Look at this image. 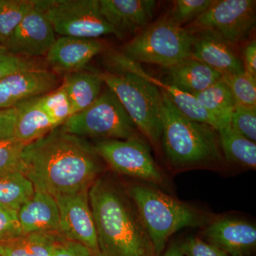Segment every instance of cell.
<instances>
[{"label": "cell", "mask_w": 256, "mask_h": 256, "mask_svg": "<svg viewBox=\"0 0 256 256\" xmlns=\"http://www.w3.org/2000/svg\"><path fill=\"white\" fill-rule=\"evenodd\" d=\"M102 170L95 146L60 127L26 146L20 168L35 191L54 198L89 191Z\"/></svg>", "instance_id": "1"}, {"label": "cell", "mask_w": 256, "mask_h": 256, "mask_svg": "<svg viewBox=\"0 0 256 256\" xmlns=\"http://www.w3.org/2000/svg\"><path fill=\"white\" fill-rule=\"evenodd\" d=\"M88 195L101 256H156L128 192L102 178L92 185Z\"/></svg>", "instance_id": "2"}, {"label": "cell", "mask_w": 256, "mask_h": 256, "mask_svg": "<svg viewBox=\"0 0 256 256\" xmlns=\"http://www.w3.org/2000/svg\"><path fill=\"white\" fill-rule=\"evenodd\" d=\"M161 146L172 166L178 170L210 168L223 162L218 132L184 116L162 92Z\"/></svg>", "instance_id": "3"}, {"label": "cell", "mask_w": 256, "mask_h": 256, "mask_svg": "<svg viewBox=\"0 0 256 256\" xmlns=\"http://www.w3.org/2000/svg\"><path fill=\"white\" fill-rule=\"evenodd\" d=\"M156 256L164 252L168 240L184 228H200L210 223L206 214L160 190L143 184H134L128 191Z\"/></svg>", "instance_id": "4"}, {"label": "cell", "mask_w": 256, "mask_h": 256, "mask_svg": "<svg viewBox=\"0 0 256 256\" xmlns=\"http://www.w3.org/2000/svg\"><path fill=\"white\" fill-rule=\"evenodd\" d=\"M106 86L117 96L138 130L151 146H161L162 97L160 89L130 72L99 73Z\"/></svg>", "instance_id": "5"}, {"label": "cell", "mask_w": 256, "mask_h": 256, "mask_svg": "<svg viewBox=\"0 0 256 256\" xmlns=\"http://www.w3.org/2000/svg\"><path fill=\"white\" fill-rule=\"evenodd\" d=\"M193 41V34L166 15L138 33L124 45L122 54L136 63L168 69L191 56Z\"/></svg>", "instance_id": "6"}, {"label": "cell", "mask_w": 256, "mask_h": 256, "mask_svg": "<svg viewBox=\"0 0 256 256\" xmlns=\"http://www.w3.org/2000/svg\"><path fill=\"white\" fill-rule=\"evenodd\" d=\"M60 127L64 132L85 139H142L118 98L108 88L90 107L74 114Z\"/></svg>", "instance_id": "7"}, {"label": "cell", "mask_w": 256, "mask_h": 256, "mask_svg": "<svg viewBox=\"0 0 256 256\" xmlns=\"http://www.w3.org/2000/svg\"><path fill=\"white\" fill-rule=\"evenodd\" d=\"M45 10L60 36L98 40L119 34L101 14L99 0H44Z\"/></svg>", "instance_id": "8"}, {"label": "cell", "mask_w": 256, "mask_h": 256, "mask_svg": "<svg viewBox=\"0 0 256 256\" xmlns=\"http://www.w3.org/2000/svg\"><path fill=\"white\" fill-rule=\"evenodd\" d=\"M255 0H216L185 28L192 34L208 32L235 46L246 40L256 25Z\"/></svg>", "instance_id": "9"}, {"label": "cell", "mask_w": 256, "mask_h": 256, "mask_svg": "<svg viewBox=\"0 0 256 256\" xmlns=\"http://www.w3.org/2000/svg\"><path fill=\"white\" fill-rule=\"evenodd\" d=\"M95 148L101 159L119 174L162 185L165 176L143 139L100 140Z\"/></svg>", "instance_id": "10"}, {"label": "cell", "mask_w": 256, "mask_h": 256, "mask_svg": "<svg viewBox=\"0 0 256 256\" xmlns=\"http://www.w3.org/2000/svg\"><path fill=\"white\" fill-rule=\"evenodd\" d=\"M56 34L47 16L44 0H36L4 46L13 54L26 58L46 57L56 40Z\"/></svg>", "instance_id": "11"}, {"label": "cell", "mask_w": 256, "mask_h": 256, "mask_svg": "<svg viewBox=\"0 0 256 256\" xmlns=\"http://www.w3.org/2000/svg\"><path fill=\"white\" fill-rule=\"evenodd\" d=\"M88 192L55 198L60 210V235L84 244L96 256H101Z\"/></svg>", "instance_id": "12"}, {"label": "cell", "mask_w": 256, "mask_h": 256, "mask_svg": "<svg viewBox=\"0 0 256 256\" xmlns=\"http://www.w3.org/2000/svg\"><path fill=\"white\" fill-rule=\"evenodd\" d=\"M60 86L57 74L45 68L10 74L0 80V110L14 108L26 101L46 95Z\"/></svg>", "instance_id": "13"}, {"label": "cell", "mask_w": 256, "mask_h": 256, "mask_svg": "<svg viewBox=\"0 0 256 256\" xmlns=\"http://www.w3.org/2000/svg\"><path fill=\"white\" fill-rule=\"evenodd\" d=\"M111 62L116 72H130L146 79L159 88L160 92H164L184 116L192 120L208 124L218 131L220 128L218 120L202 107L194 96L180 90L168 82L154 78L146 73L141 64L128 60L122 53L114 54Z\"/></svg>", "instance_id": "14"}, {"label": "cell", "mask_w": 256, "mask_h": 256, "mask_svg": "<svg viewBox=\"0 0 256 256\" xmlns=\"http://www.w3.org/2000/svg\"><path fill=\"white\" fill-rule=\"evenodd\" d=\"M101 14L119 34H134L150 24L158 2L154 0H99Z\"/></svg>", "instance_id": "15"}, {"label": "cell", "mask_w": 256, "mask_h": 256, "mask_svg": "<svg viewBox=\"0 0 256 256\" xmlns=\"http://www.w3.org/2000/svg\"><path fill=\"white\" fill-rule=\"evenodd\" d=\"M204 235L208 242L230 256H250L256 250V226L246 220H214L206 226Z\"/></svg>", "instance_id": "16"}, {"label": "cell", "mask_w": 256, "mask_h": 256, "mask_svg": "<svg viewBox=\"0 0 256 256\" xmlns=\"http://www.w3.org/2000/svg\"><path fill=\"white\" fill-rule=\"evenodd\" d=\"M104 50V43L98 40L60 36L47 54L46 60L55 73H74L84 70Z\"/></svg>", "instance_id": "17"}, {"label": "cell", "mask_w": 256, "mask_h": 256, "mask_svg": "<svg viewBox=\"0 0 256 256\" xmlns=\"http://www.w3.org/2000/svg\"><path fill=\"white\" fill-rule=\"evenodd\" d=\"M191 57L208 66L222 77L244 73L242 62L233 46L208 32L193 34Z\"/></svg>", "instance_id": "18"}, {"label": "cell", "mask_w": 256, "mask_h": 256, "mask_svg": "<svg viewBox=\"0 0 256 256\" xmlns=\"http://www.w3.org/2000/svg\"><path fill=\"white\" fill-rule=\"evenodd\" d=\"M24 235L34 233L60 234V214L54 197L35 191L33 196L18 210Z\"/></svg>", "instance_id": "19"}, {"label": "cell", "mask_w": 256, "mask_h": 256, "mask_svg": "<svg viewBox=\"0 0 256 256\" xmlns=\"http://www.w3.org/2000/svg\"><path fill=\"white\" fill-rule=\"evenodd\" d=\"M168 84L194 96L222 78L220 73L190 56L168 68Z\"/></svg>", "instance_id": "20"}, {"label": "cell", "mask_w": 256, "mask_h": 256, "mask_svg": "<svg viewBox=\"0 0 256 256\" xmlns=\"http://www.w3.org/2000/svg\"><path fill=\"white\" fill-rule=\"evenodd\" d=\"M62 85L72 102L74 114L90 107L100 97L104 82L99 73L82 70L66 74Z\"/></svg>", "instance_id": "21"}, {"label": "cell", "mask_w": 256, "mask_h": 256, "mask_svg": "<svg viewBox=\"0 0 256 256\" xmlns=\"http://www.w3.org/2000/svg\"><path fill=\"white\" fill-rule=\"evenodd\" d=\"M14 138L30 144L55 129L48 116L37 102V98L16 106Z\"/></svg>", "instance_id": "22"}, {"label": "cell", "mask_w": 256, "mask_h": 256, "mask_svg": "<svg viewBox=\"0 0 256 256\" xmlns=\"http://www.w3.org/2000/svg\"><path fill=\"white\" fill-rule=\"evenodd\" d=\"M217 132L227 161L248 169L256 170V143L236 132L232 128L230 121L220 124Z\"/></svg>", "instance_id": "23"}, {"label": "cell", "mask_w": 256, "mask_h": 256, "mask_svg": "<svg viewBox=\"0 0 256 256\" xmlns=\"http://www.w3.org/2000/svg\"><path fill=\"white\" fill-rule=\"evenodd\" d=\"M60 234L34 233L0 244V256H53Z\"/></svg>", "instance_id": "24"}, {"label": "cell", "mask_w": 256, "mask_h": 256, "mask_svg": "<svg viewBox=\"0 0 256 256\" xmlns=\"http://www.w3.org/2000/svg\"><path fill=\"white\" fill-rule=\"evenodd\" d=\"M194 96L202 107L218 120L220 127L222 124L230 121L236 106L230 88L223 78Z\"/></svg>", "instance_id": "25"}, {"label": "cell", "mask_w": 256, "mask_h": 256, "mask_svg": "<svg viewBox=\"0 0 256 256\" xmlns=\"http://www.w3.org/2000/svg\"><path fill=\"white\" fill-rule=\"evenodd\" d=\"M34 192L33 184L20 170L0 175V204L18 210Z\"/></svg>", "instance_id": "26"}, {"label": "cell", "mask_w": 256, "mask_h": 256, "mask_svg": "<svg viewBox=\"0 0 256 256\" xmlns=\"http://www.w3.org/2000/svg\"><path fill=\"white\" fill-rule=\"evenodd\" d=\"M36 0H0V45L9 40Z\"/></svg>", "instance_id": "27"}, {"label": "cell", "mask_w": 256, "mask_h": 256, "mask_svg": "<svg viewBox=\"0 0 256 256\" xmlns=\"http://www.w3.org/2000/svg\"><path fill=\"white\" fill-rule=\"evenodd\" d=\"M37 102L56 128L62 126L74 114L72 102L62 85L46 95L37 98Z\"/></svg>", "instance_id": "28"}, {"label": "cell", "mask_w": 256, "mask_h": 256, "mask_svg": "<svg viewBox=\"0 0 256 256\" xmlns=\"http://www.w3.org/2000/svg\"><path fill=\"white\" fill-rule=\"evenodd\" d=\"M222 78L230 88L236 106L256 108V77L244 72Z\"/></svg>", "instance_id": "29"}, {"label": "cell", "mask_w": 256, "mask_h": 256, "mask_svg": "<svg viewBox=\"0 0 256 256\" xmlns=\"http://www.w3.org/2000/svg\"><path fill=\"white\" fill-rule=\"evenodd\" d=\"M214 0H176L169 16L176 24L185 28L203 14L213 4Z\"/></svg>", "instance_id": "30"}, {"label": "cell", "mask_w": 256, "mask_h": 256, "mask_svg": "<svg viewBox=\"0 0 256 256\" xmlns=\"http://www.w3.org/2000/svg\"><path fill=\"white\" fill-rule=\"evenodd\" d=\"M26 146L15 138L0 140V175L20 170Z\"/></svg>", "instance_id": "31"}, {"label": "cell", "mask_w": 256, "mask_h": 256, "mask_svg": "<svg viewBox=\"0 0 256 256\" xmlns=\"http://www.w3.org/2000/svg\"><path fill=\"white\" fill-rule=\"evenodd\" d=\"M44 68L33 58L13 54L0 45V80L10 74Z\"/></svg>", "instance_id": "32"}, {"label": "cell", "mask_w": 256, "mask_h": 256, "mask_svg": "<svg viewBox=\"0 0 256 256\" xmlns=\"http://www.w3.org/2000/svg\"><path fill=\"white\" fill-rule=\"evenodd\" d=\"M232 128L244 138L256 142V108L236 106L230 117Z\"/></svg>", "instance_id": "33"}, {"label": "cell", "mask_w": 256, "mask_h": 256, "mask_svg": "<svg viewBox=\"0 0 256 256\" xmlns=\"http://www.w3.org/2000/svg\"><path fill=\"white\" fill-rule=\"evenodd\" d=\"M23 235L18 218V210L0 204V244Z\"/></svg>", "instance_id": "34"}, {"label": "cell", "mask_w": 256, "mask_h": 256, "mask_svg": "<svg viewBox=\"0 0 256 256\" xmlns=\"http://www.w3.org/2000/svg\"><path fill=\"white\" fill-rule=\"evenodd\" d=\"M178 244L184 256H230L210 242H204L197 237H188Z\"/></svg>", "instance_id": "35"}, {"label": "cell", "mask_w": 256, "mask_h": 256, "mask_svg": "<svg viewBox=\"0 0 256 256\" xmlns=\"http://www.w3.org/2000/svg\"><path fill=\"white\" fill-rule=\"evenodd\" d=\"M53 256H96L90 249L80 242L64 238L56 244Z\"/></svg>", "instance_id": "36"}, {"label": "cell", "mask_w": 256, "mask_h": 256, "mask_svg": "<svg viewBox=\"0 0 256 256\" xmlns=\"http://www.w3.org/2000/svg\"><path fill=\"white\" fill-rule=\"evenodd\" d=\"M16 108L0 110V140L14 138Z\"/></svg>", "instance_id": "37"}, {"label": "cell", "mask_w": 256, "mask_h": 256, "mask_svg": "<svg viewBox=\"0 0 256 256\" xmlns=\"http://www.w3.org/2000/svg\"><path fill=\"white\" fill-rule=\"evenodd\" d=\"M244 72L252 76L256 77V43L252 41L246 46L244 50Z\"/></svg>", "instance_id": "38"}, {"label": "cell", "mask_w": 256, "mask_h": 256, "mask_svg": "<svg viewBox=\"0 0 256 256\" xmlns=\"http://www.w3.org/2000/svg\"><path fill=\"white\" fill-rule=\"evenodd\" d=\"M162 256H184V255L180 248V244L174 242L170 246Z\"/></svg>", "instance_id": "39"}]
</instances>
